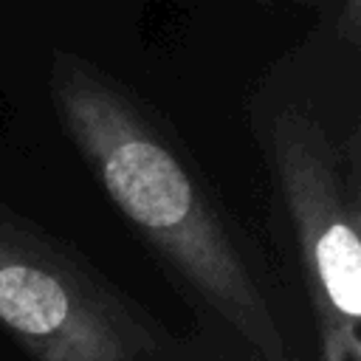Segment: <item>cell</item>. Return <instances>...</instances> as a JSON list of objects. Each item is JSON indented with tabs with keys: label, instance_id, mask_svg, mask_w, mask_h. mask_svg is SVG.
I'll list each match as a JSON object with an SVG mask.
<instances>
[{
	"label": "cell",
	"instance_id": "cell-1",
	"mask_svg": "<svg viewBox=\"0 0 361 361\" xmlns=\"http://www.w3.org/2000/svg\"><path fill=\"white\" fill-rule=\"evenodd\" d=\"M48 93L65 135L138 237L262 361H288L271 302L172 127L73 51H54Z\"/></svg>",
	"mask_w": 361,
	"mask_h": 361
},
{
	"label": "cell",
	"instance_id": "cell-3",
	"mask_svg": "<svg viewBox=\"0 0 361 361\" xmlns=\"http://www.w3.org/2000/svg\"><path fill=\"white\" fill-rule=\"evenodd\" d=\"M279 195L296 231L322 361H361V206L355 135L336 144L319 121L282 110L271 121Z\"/></svg>",
	"mask_w": 361,
	"mask_h": 361
},
{
	"label": "cell",
	"instance_id": "cell-4",
	"mask_svg": "<svg viewBox=\"0 0 361 361\" xmlns=\"http://www.w3.org/2000/svg\"><path fill=\"white\" fill-rule=\"evenodd\" d=\"M338 31L350 42H358V34H361V0H347L344 3V14H341V23H338Z\"/></svg>",
	"mask_w": 361,
	"mask_h": 361
},
{
	"label": "cell",
	"instance_id": "cell-2",
	"mask_svg": "<svg viewBox=\"0 0 361 361\" xmlns=\"http://www.w3.org/2000/svg\"><path fill=\"white\" fill-rule=\"evenodd\" d=\"M0 327L31 361H172L164 324L71 243L0 203Z\"/></svg>",
	"mask_w": 361,
	"mask_h": 361
}]
</instances>
